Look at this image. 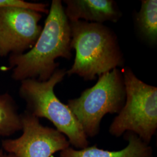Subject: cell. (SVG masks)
Listing matches in <instances>:
<instances>
[{"instance_id":"6da1fadb","label":"cell","mask_w":157,"mask_h":157,"mask_svg":"<svg viewBox=\"0 0 157 157\" xmlns=\"http://www.w3.org/2000/svg\"><path fill=\"white\" fill-rule=\"evenodd\" d=\"M70 23L60 0H52L44 27L33 47L26 53L12 54L10 63L13 67L12 77L22 81L35 78L41 82L48 80L56 72L58 58L70 59Z\"/></svg>"},{"instance_id":"7a4b0ae2","label":"cell","mask_w":157,"mask_h":157,"mask_svg":"<svg viewBox=\"0 0 157 157\" xmlns=\"http://www.w3.org/2000/svg\"><path fill=\"white\" fill-rule=\"evenodd\" d=\"M70 23L71 47L76 51L66 75L93 80L118 67H124V55L118 37L111 29L100 23L79 21Z\"/></svg>"},{"instance_id":"3957f363","label":"cell","mask_w":157,"mask_h":157,"mask_svg":"<svg viewBox=\"0 0 157 157\" xmlns=\"http://www.w3.org/2000/svg\"><path fill=\"white\" fill-rule=\"evenodd\" d=\"M66 69H56L48 80H23L19 93L26 102L28 112L39 119L49 120L57 130L65 135L70 145L80 150L89 146L88 137L73 112L56 97L54 88L66 75Z\"/></svg>"},{"instance_id":"277c9868","label":"cell","mask_w":157,"mask_h":157,"mask_svg":"<svg viewBox=\"0 0 157 157\" xmlns=\"http://www.w3.org/2000/svg\"><path fill=\"white\" fill-rule=\"evenodd\" d=\"M122 73L126 100L109 132L117 137L131 132L149 144L157 130V87L143 82L129 67Z\"/></svg>"},{"instance_id":"5b68a950","label":"cell","mask_w":157,"mask_h":157,"mask_svg":"<svg viewBox=\"0 0 157 157\" xmlns=\"http://www.w3.org/2000/svg\"><path fill=\"white\" fill-rule=\"evenodd\" d=\"M126 100L122 73L118 68L99 76L92 87L80 97L69 100L67 106L82 126L87 137L98 135L102 118L108 113H118Z\"/></svg>"},{"instance_id":"8992f818","label":"cell","mask_w":157,"mask_h":157,"mask_svg":"<svg viewBox=\"0 0 157 157\" xmlns=\"http://www.w3.org/2000/svg\"><path fill=\"white\" fill-rule=\"evenodd\" d=\"M22 135L2 141V150L17 157H51L71 147L67 137L56 129L44 126L28 111L21 115Z\"/></svg>"},{"instance_id":"52a82bcc","label":"cell","mask_w":157,"mask_h":157,"mask_svg":"<svg viewBox=\"0 0 157 157\" xmlns=\"http://www.w3.org/2000/svg\"><path fill=\"white\" fill-rule=\"evenodd\" d=\"M39 12L16 6L0 8V56L30 50L42 31Z\"/></svg>"},{"instance_id":"ba28073f","label":"cell","mask_w":157,"mask_h":157,"mask_svg":"<svg viewBox=\"0 0 157 157\" xmlns=\"http://www.w3.org/2000/svg\"><path fill=\"white\" fill-rule=\"evenodd\" d=\"M64 2L67 6L65 13L69 22L116 23L122 16L118 4L113 0H65Z\"/></svg>"},{"instance_id":"9c48e42d","label":"cell","mask_w":157,"mask_h":157,"mask_svg":"<svg viewBox=\"0 0 157 157\" xmlns=\"http://www.w3.org/2000/svg\"><path fill=\"white\" fill-rule=\"evenodd\" d=\"M124 138L128 144L118 151H109L98 148L97 146H88L78 150L69 147L60 152L59 157H152L153 150L150 144L144 142L137 136L126 132Z\"/></svg>"},{"instance_id":"30bf717a","label":"cell","mask_w":157,"mask_h":157,"mask_svg":"<svg viewBox=\"0 0 157 157\" xmlns=\"http://www.w3.org/2000/svg\"><path fill=\"white\" fill-rule=\"evenodd\" d=\"M136 29L141 38L150 45L157 43V1L142 0L136 13Z\"/></svg>"},{"instance_id":"8fae6325","label":"cell","mask_w":157,"mask_h":157,"mask_svg":"<svg viewBox=\"0 0 157 157\" xmlns=\"http://www.w3.org/2000/svg\"><path fill=\"white\" fill-rule=\"evenodd\" d=\"M21 115H19L10 95H0V136H9L22 130Z\"/></svg>"},{"instance_id":"7c38bea8","label":"cell","mask_w":157,"mask_h":157,"mask_svg":"<svg viewBox=\"0 0 157 157\" xmlns=\"http://www.w3.org/2000/svg\"><path fill=\"white\" fill-rule=\"evenodd\" d=\"M6 6L21 7L47 14L49 11L47 5L43 3H32L22 0H0V8Z\"/></svg>"},{"instance_id":"4fadbf2b","label":"cell","mask_w":157,"mask_h":157,"mask_svg":"<svg viewBox=\"0 0 157 157\" xmlns=\"http://www.w3.org/2000/svg\"><path fill=\"white\" fill-rule=\"evenodd\" d=\"M0 157H17L15 155L7 153L4 151L2 148H0Z\"/></svg>"}]
</instances>
